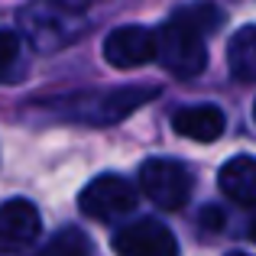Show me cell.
Wrapping results in <instances>:
<instances>
[{"instance_id": "obj_2", "label": "cell", "mask_w": 256, "mask_h": 256, "mask_svg": "<svg viewBox=\"0 0 256 256\" xmlns=\"http://www.w3.org/2000/svg\"><path fill=\"white\" fill-rule=\"evenodd\" d=\"M192 172L178 162V159H146L140 166V188L146 192V198L162 211H178L185 208V201L192 198Z\"/></svg>"}, {"instance_id": "obj_12", "label": "cell", "mask_w": 256, "mask_h": 256, "mask_svg": "<svg viewBox=\"0 0 256 256\" xmlns=\"http://www.w3.org/2000/svg\"><path fill=\"white\" fill-rule=\"evenodd\" d=\"M91 250L94 246H91V240H88V234H82L78 227H62V230L42 246L39 256H91Z\"/></svg>"}, {"instance_id": "obj_8", "label": "cell", "mask_w": 256, "mask_h": 256, "mask_svg": "<svg viewBox=\"0 0 256 256\" xmlns=\"http://www.w3.org/2000/svg\"><path fill=\"white\" fill-rule=\"evenodd\" d=\"M42 230V220L32 201L10 198L0 204V250H26Z\"/></svg>"}, {"instance_id": "obj_15", "label": "cell", "mask_w": 256, "mask_h": 256, "mask_svg": "<svg viewBox=\"0 0 256 256\" xmlns=\"http://www.w3.org/2000/svg\"><path fill=\"white\" fill-rule=\"evenodd\" d=\"M230 256H246V253H230Z\"/></svg>"}, {"instance_id": "obj_10", "label": "cell", "mask_w": 256, "mask_h": 256, "mask_svg": "<svg viewBox=\"0 0 256 256\" xmlns=\"http://www.w3.org/2000/svg\"><path fill=\"white\" fill-rule=\"evenodd\" d=\"M220 192L230 201L246 208H256V159L253 156H234L218 172Z\"/></svg>"}, {"instance_id": "obj_16", "label": "cell", "mask_w": 256, "mask_h": 256, "mask_svg": "<svg viewBox=\"0 0 256 256\" xmlns=\"http://www.w3.org/2000/svg\"><path fill=\"white\" fill-rule=\"evenodd\" d=\"M253 117H256V110H253Z\"/></svg>"}, {"instance_id": "obj_3", "label": "cell", "mask_w": 256, "mask_h": 256, "mask_svg": "<svg viewBox=\"0 0 256 256\" xmlns=\"http://www.w3.org/2000/svg\"><path fill=\"white\" fill-rule=\"evenodd\" d=\"M78 208L91 220H117L136 208V188L124 175H98L91 185L78 194Z\"/></svg>"}, {"instance_id": "obj_14", "label": "cell", "mask_w": 256, "mask_h": 256, "mask_svg": "<svg viewBox=\"0 0 256 256\" xmlns=\"http://www.w3.org/2000/svg\"><path fill=\"white\" fill-rule=\"evenodd\" d=\"M246 234H250V240H256V214H253V220H250V227H246Z\"/></svg>"}, {"instance_id": "obj_7", "label": "cell", "mask_w": 256, "mask_h": 256, "mask_svg": "<svg viewBox=\"0 0 256 256\" xmlns=\"http://www.w3.org/2000/svg\"><path fill=\"white\" fill-rule=\"evenodd\" d=\"M104 58L114 68H140L156 58V32L146 26H120L104 39Z\"/></svg>"}, {"instance_id": "obj_11", "label": "cell", "mask_w": 256, "mask_h": 256, "mask_svg": "<svg viewBox=\"0 0 256 256\" xmlns=\"http://www.w3.org/2000/svg\"><path fill=\"white\" fill-rule=\"evenodd\" d=\"M227 68L237 82H256V26H244L227 42Z\"/></svg>"}, {"instance_id": "obj_9", "label": "cell", "mask_w": 256, "mask_h": 256, "mask_svg": "<svg viewBox=\"0 0 256 256\" xmlns=\"http://www.w3.org/2000/svg\"><path fill=\"white\" fill-rule=\"evenodd\" d=\"M224 126H227V117L214 104H194L172 114V130L178 136L194 140V143H214L224 133Z\"/></svg>"}, {"instance_id": "obj_13", "label": "cell", "mask_w": 256, "mask_h": 256, "mask_svg": "<svg viewBox=\"0 0 256 256\" xmlns=\"http://www.w3.org/2000/svg\"><path fill=\"white\" fill-rule=\"evenodd\" d=\"M23 75V46L13 30H0V82H16Z\"/></svg>"}, {"instance_id": "obj_1", "label": "cell", "mask_w": 256, "mask_h": 256, "mask_svg": "<svg viewBox=\"0 0 256 256\" xmlns=\"http://www.w3.org/2000/svg\"><path fill=\"white\" fill-rule=\"evenodd\" d=\"M224 13L214 4H192L169 16V23L156 36V58L178 78H194L208 65L204 36L218 32Z\"/></svg>"}, {"instance_id": "obj_5", "label": "cell", "mask_w": 256, "mask_h": 256, "mask_svg": "<svg viewBox=\"0 0 256 256\" xmlns=\"http://www.w3.org/2000/svg\"><path fill=\"white\" fill-rule=\"evenodd\" d=\"M117 256H178V240L166 224L152 218H140L114 234Z\"/></svg>"}, {"instance_id": "obj_4", "label": "cell", "mask_w": 256, "mask_h": 256, "mask_svg": "<svg viewBox=\"0 0 256 256\" xmlns=\"http://www.w3.org/2000/svg\"><path fill=\"white\" fill-rule=\"evenodd\" d=\"M20 20H23L26 32H32V42H36L39 49H42L46 36H49V26H56V46L72 42L84 26V20L78 16L72 6H65L62 0H32V4L20 13Z\"/></svg>"}, {"instance_id": "obj_6", "label": "cell", "mask_w": 256, "mask_h": 256, "mask_svg": "<svg viewBox=\"0 0 256 256\" xmlns=\"http://www.w3.org/2000/svg\"><path fill=\"white\" fill-rule=\"evenodd\" d=\"M152 98H159V88L152 84H130V88H114L107 94H98L88 107L78 110V117L88 124H117V120L130 117L133 110H140L143 104H150Z\"/></svg>"}]
</instances>
